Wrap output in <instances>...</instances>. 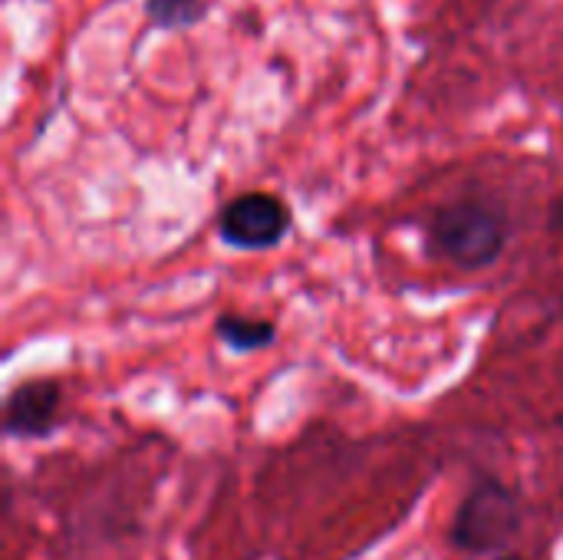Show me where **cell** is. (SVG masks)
<instances>
[{"label": "cell", "instance_id": "6da1fadb", "mask_svg": "<svg viewBox=\"0 0 563 560\" xmlns=\"http://www.w3.org/2000/svg\"><path fill=\"white\" fill-rule=\"evenodd\" d=\"M429 244L432 251L462 267V271H482L492 267L511 238V221L501 205L482 195H465L449 205H442L429 218Z\"/></svg>", "mask_w": 563, "mask_h": 560}, {"label": "cell", "instance_id": "7a4b0ae2", "mask_svg": "<svg viewBox=\"0 0 563 560\" xmlns=\"http://www.w3.org/2000/svg\"><path fill=\"white\" fill-rule=\"evenodd\" d=\"M518 528H521L518 498L508 488L485 482L459 508L452 541L465 551H498L518 535Z\"/></svg>", "mask_w": 563, "mask_h": 560}, {"label": "cell", "instance_id": "3957f363", "mask_svg": "<svg viewBox=\"0 0 563 560\" xmlns=\"http://www.w3.org/2000/svg\"><path fill=\"white\" fill-rule=\"evenodd\" d=\"M290 231V208L271 191H244L218 215V238L238 251H271Z\"/></svg>", "mask_w": 563, "mask_h": 560}, {"label": "cell", "instance_id": "277c9868", "mask_svg": "<svg viewBox=\"0 0 563 560\" xmlns=\"http://www.w3.org/2000/svg\"><path fill=\"white\" fill-rule=\"evenodd\" d=\"M63 389L56 380L20 383L3 406V432L10 439H46L59 426Z\"/></svg>", "mask_w": 563, "mask_h": 560}, {"label": "cell", "instance_id": "5b68a950", "mask_svg": "<svg viewBox=\"0 0 563 560\" xmlns=\"http://www.w3.org/2000/svg\"><path fill=\"white\" fill-rule=\"evenodd\" d=\"M214 337L231 347L234 353H257L267 350L277 340V327L267 317H247V314H221L214 320Z\"/></svg>", "mask_w": 563, "mask_h": 560}, {"label": "cell", "instance_id": "8992f818", "mask_svg": "<svg viewBox=\"0 0 563 560\" xmlns=\"http://www.w3.org/2000/svg\"><path fill=\"white\" fill-rule=\"evenodd\" d=\"M208 10V0H145V17L158 30H191Z\"/></svg>", "mask_w": 563, "mask_h": 560}, {"label": "cell", "instance_id": "52a82bcc", "mask_svg": "<svg viewBox=\"0 0 563 560\" xmlns=\"http://www.w3.org/2000/svg\"><path fill=\"white\" fill-rule=\"evenodd\" d=\"M548 224H551V231H554V234H561V238H563V195H558V198L551 201V211H548Z\"/></svg>", "mask_w": 563, "mask_h": 560}, {"label": "cell", "instance_id": "ba28073f", "mask_svg": "<svg viewBox=\"0 0 563 560\" xmlns=\"http://www.w3.org/2000/svg\"><path fill=\"white\" fill-rule=\"evenodd\" d=\"M501 560H521V558H501Z\"/></svg>", "mask_w": 563, "mask_h": 560}]
</instances>
